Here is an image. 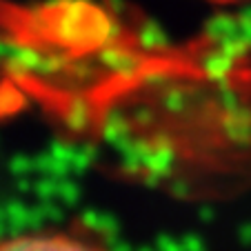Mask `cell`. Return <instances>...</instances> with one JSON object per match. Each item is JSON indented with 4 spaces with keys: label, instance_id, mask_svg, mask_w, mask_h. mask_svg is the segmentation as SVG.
Returning <instances> with one entry per match:
<instances>
[{
    "label": "cell",
    "instance_id": "6da1fadb",
    "mask_svg": "<svg viewBox=\"0 0 251 251\" xmlns=\"http://www.w3.org/2000/svg\"><path fill=\"white\" fill-rule=\"evenodd\" d=\"M0 251H109L78 229H38L0 238Z\"/></svg>",
    "mask_w": 251,
    "mask_h": 251
},
{
    "label": "cell",
    "instance_id": "7a4b0ae2",
    "mask_svg": "<svg viewBox=\"0 0 251 251\" xmlns=\"http://www.w3.org/2000/svg\"><path fill=\"white\" fill-rule=\"evenodd\" d=\"M209 5H218V7H233V5H242L247 0H204Z\"/></svg>",
    "mask_w": 251,
    "mask_h": 251
}]
</instances>
